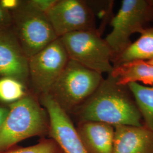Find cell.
Wrapping results in <instances>:
<instances>
[{"label": "cell", "instance_id": "obj_1", "mask_svg": "<svg viewBox=\"0 0 153 153\" xmlns=\"http://www.w3.org/2000/svg\"><path fill=\"white\" fill-rule=\"evenodd\" d=\"M71 115L78 123L94 121L113 126H143L142 115L128 85L119 84L111 73Z\"/></svg>", "mask_w": 153, "mask_h": 153}, {"label": "cell", "instance_id": "obj_2", "mask_svg": "<svg viewBox=\"0 0 153 153\" xmlns=\"http://www.w3.org/2000/svg\"><path fill=\"white\" fill-rule=\"evenodd\" d=\"M47 112L36 96L29 93L9 105V112L0 128V152L30 137L48 134Z\"/></svg>", "mask_w": 153, "mask_h": 153}, {"label": "cell", "instance_id": "obj_3", "mask_svg": "<svg viewBox=\"0 0 153 153\" xmlns=\"http://www.w3.org/2000/svg\"><path fill=\"white\" fill-rule=\"evenodd\" d=\"M103 79L102 74L69 59L48 94L71 115L96 91Z\"/></svg>", "mask_w": 153, "mask_h": 153}, {"label": "cell", "instance_id": "obj_4", "mask_svg": "<svg viewBox=\"0 0 153 153\" xmlns=\"http://www.w3.org/2000/svg\"><path fill=\"white\" fill-rule=\"evenodd\" d=\"M13 31L28 59L59 38L46 14L27 1L13 10Z\"/></svg>", "mask_w": 153, "mask_h": 153}, {"label": "cell", "instance_id": "obj_5", "mask_svg": "<svg viewBox=\"0 0 153 153\" xmlns=\"http://www.w3.org/2000/svg\"><path fill=\"white\" fill-rule=\"evenodd\" d=\"M60 38L69 59L101 74L113 71L111 51L98 29L69 33Z\"/></svg>", "mask_w": 153, "mask_h": 153}, {"label": "cell", "instance_id": "obj_6", "mask_svg": "<svg viewBox=\"0 0 153 153\" xmlns=\"http://www.w3.org/2000/svg\"><path fill=\"white\" fill-rule=\"evenodd\" d=\"M152 21L150 0H123L117 14L111 21L112 30L104 39L112 52L111 60L132 43L131 36L140 33Z\"/></svg>", "mask_w": 153, "mask_h": 153}, {"label": "cell", "instance_id": "obj_7", "mask_svg": "<svg viewBox=\"0 0 153 153\" xmlns=\"http://www.w3.org/2000/svg\"><path fill=\"white\" fill-rule=\"evenodd\" d=\"M69 60L60 38L28 59V90L36 96L48 94Z\"/></svg>", "mask_w": 153, "mask_h": 153}, {"label": "cell", "instance_id": "obj_8", "mask_svg": "<svg viewBox=\"0 0 153 153\" xmlns=\"http://www.w3.org/2000/svg\"><path fill=\"white\" fill-rule=\"evenodd\" d=\"M58 38L69 33L97 30L94 11L81 0H58L46 13Z\"/></svg>", "mask_w": 153, "mask_h": 153}, {"label": "cell", "instance_id": "obj_9", "mask_svg": "<svg viewBox=\"0 0 153 153\" xmlns=\"http://www.w3.org/2000/svg\"><path fill=\"white\" fill-rule=\"evenodd\" d=\"M49 119L48 134L64 153H87L69 115L49 94L38 97Z\"/></svg>", "mask_w": 153, "mask_h": 153}, {"label": "cell", "instance_id": "obj_10", "mask_svg": "<svg viewBox=\"0 0 153 153\" xmlns=\"http://www.w3.org/2000/svg\"><path fill=\"white\" fill-rule=\"evenodd\" d=\"M0 74L16 79L28 87V57L13 30L0 29Z\"/></svg>", "mask_w": 153, "mask_h": 153}, {"label": "cell", "instance_id": "obj_11", "mask_svg": "<svg viewBox=\"0 0 153 153\" xmlns=\"http://www.w3.org/2000/svg\"><path fill=\"white\" fill-rule=\"evenodd\" d=\"M112 153H153V131L146 126H114Z\"/></svg>", "mask_w": 153, "mask_h": 153}, {"label": "cell", "instance_id": "obj_12", "mask_svg": "<svg viewBox=\"0 0 153 153\" xmlns=\"http://www.w3.org/2000/svg\"><path fill=\"white\" fill-rule=\"evenodd\" d=\"M76 131L87 153H112L115 128L105 123L85 121L78 123Z\"/></svg>", "mask_w": 153, "mask_h": 153}, {"label": "cell", "instance_id": "obj_13", "mask_svg": "<svg viewBox=\"0 0 153 153\" xmlns=\"http://www.w3.org/2000/svg\"><path fill=\"white\" fill-rule=\"evenodd\" d=\"M137 40L112 59L113 68L134 61L153 60V27L145 28Z\"/></svg>", "mask_w": 153, "mask_h": 153}, {"label": "cell", "instance_id": "obj_14", "mask_svg": "<svg viewBox=\"0 0 153 153\" xmlns=\"http://www.w3.org/2000/svg\"><path fill=\"white\" fill-rule=\"evenodd\" d=\"M111 74L121 85L141 82L153 86V64L146 61H134L114 67Z\"/></svg>", "mask_w": 153, "mask_h": 153}, {"label": "cell", "instance_id": "obj_15", "mask_svg": "<svg viewBox=\"0 0 153 153\" xmlns=\"http://www.w3.org/2000/svg\"><path fill=\"white\" fill-rule=\"evenodd\" d=\"M128 86L142 115L143 125L153 131V86H146L138 82L130 83Z\"/></svg>", "mask_w": 153, "mask_h": 153}, {"label": "cell", "instance_id": "obj_16", "mask_svg": "<svg viewBox=\"0 0 153 153\" xmlns=\"http://www.w3.org/2000/svg\"><path fill=\"white\" fill-rule=\"evenodd\" d=\"M30 93L22 82L10 76L0 79V100L12 104L23 98Z\"/></svg>", "mask_w": 153, "mask_h": 153}, {"label": "cell", "instance_id": "obj_17", "mask_svg": "<svg viewBox=\"0 0 153 153\" xmlns=\"http://www.w3.org/2000/svg\"><path fill=\"white\" fill-rule=\"evenodd\" d=\"M0 153H64L52 139L43 140L38 144L27 148H11Z\"/></svg>", "mask_w": 153, "mask_h": 153}, {"label": "cell", "instance_id": "obj_18", "mask_svg": "<svg viewBox=\"0 0 153 153\" xmlns=\"http://www.w3.org/2000/svg\"><path fill=\"white\" fill-rule=\"evenodd\" d=\"M28 3L39 11L47 13L58 0H27Z\"/></svg>", "mask_w": 153, "mask_h": 153}, {"label": "cell", "instance_id": "obj_19", "mask_svg": "<svg viewBox=\"0 0 153 153\" xmlns=\"http://www.w3.org/2000/svg\"><path fill=\"white\" fill-rule=\"evenodd\" d=\"M12 23V17L10 16L7 10L0 5V29L6 28Z\"/></svg>", "mask_w": 153, "mask_h": 153}, {"label": "cell", "instance_id": "obj_20", "mask_svg": "<svg viewBox=\"0 0 153 153\" xmlns=\"http://www.w3.org/2000/svg\"><path fill=\"white\" fill-rule=\"evenodd\" d=\"M21 2V1L18 0H2L0 1V5L6 10H14L16 9Z\"/></svg>", "mask_w": 153, "mask_h": 153}, {"label": "cell", "instance_id": "obj_21", "mask_svg": "<svg viewBox=\"0 0 153 153\" xmlns=\"http://www.w3.org/2000/svg\"><path fill=\"white\" fill-rule=\"evenodd\" d=\"M9 112V107H0V128L5 122L6 118Z\"/></svg>", "mask_w": 153, "mask_h": 153}, {"label": "cell", "instance_id": "obj_22", "mask_svg": "<svg viewBox=\"0 0 153 153\" xmlns=\"http://www.w3.org/2000/svg\"><path fill=\"white\" fill-rule=\"evenodd\" d=\"M151 7H152V21H153V0H150Z\"/></svg>", "mask_w": 153, "mask_h": 153}, {"label": "cell", "instance_id": "obj_23", "mask_svg": "<svg viewBox=\"0 0 153 153\" xmlns=\"http://www.w3.org/2000/svg\"><path fill=\"white\" fill-rule=\"evenodd\" d=\"M148 62H149L150 64H153V60L152 61H148Z\"/></svg>", "mask_w": 153, "mask_h": 153}]
</instances>
